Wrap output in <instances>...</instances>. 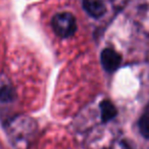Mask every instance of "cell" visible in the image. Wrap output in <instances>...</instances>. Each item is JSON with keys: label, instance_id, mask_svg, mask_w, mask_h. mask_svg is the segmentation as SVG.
<instances>
[{"label": "cell", "instance_id": "6da1fadb", "mask_svg": "<svg viewBox=\"0 0 149 149\" xmlns=\"http://www.w3.org/2000/svg\"><path fill=\"white\" fill-rule=\"evenodd\" d=\"M51 26L56 35L61 38H68L77 31L76 17L70 13H57L51 21Z\"/></svg>", "mask_w": 149, "mask_h": 149}, {"label": "cell", "instance_id": "7a4b0ae2", "mask_svg": "<svg viewBox=\"0 0 149 149\" xmlns=\"http://www.w3.org/2000/svg\"><path fill=\"white\" fill-rule=\"evenodd\" d=\"M100 60H101V64L104 70L112 72L118 68L120 61H122V57L116 50L111 48H105L101 52Z\"/></svg>", "mask_w": 149, "mask_h": 149}, {"label": "cell", "instance_id": "3957f363", "mask_svg": "<svg viewBox=\"0 0 149 149\" xmlns=\"http://www.w3.org/2000/svg\"><path fill=\"white\" fill-rule=\"evenodd\" d=\"M83 7L91 17L98 19L105 13L106 7L102 0H83Z\"/></svg>", "mask_w": 149, "mask_h": 149}, {"label": "cell", "instance_id": "277c9868", "mask_svg": "<svg viewBox=\"0 0 149 149\" xmlns=\"http://www.w3.org/2000/svg\"><path fill=\"white\" fill-rule=\"evenodd\" d=\"M100 113H101V118L103 122H108L112 120L116 116V106L112 104L111 101L109 100H103L100 102Z\"/></svg>", "mask_w": 149, "mask_h": 149}, {"label": "cell", "instance_id": "5b68a950", "mask_svg": "<svg viewBox=\"0 0 149 149\" xmlns=\"http://www.w3.org/2000/svg\"><path fill=\"white\" fill-rule=\"evenodd\" d=\"M15 91L13 90V88L9 85H3L0 87V101L4 102V103H8L15 100Z\"/></svg>", "mask_w": 149, "mask_h": 149}, {"label": "cell", "instance_id": "8992f818", "mask_svg": "<svg viewBox=\"0 0 149 149\" xmlns=\"http://www.w3.org/2000/svg\"><path fill=\"white\" fill-rule=\"evenodd\" d=\"M139 130L144 138L149 139V113H145L139 120Z\"/></svg>", "mask_w": 149, "mask_h": 149}]
</instances>
